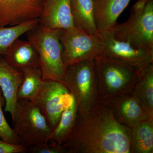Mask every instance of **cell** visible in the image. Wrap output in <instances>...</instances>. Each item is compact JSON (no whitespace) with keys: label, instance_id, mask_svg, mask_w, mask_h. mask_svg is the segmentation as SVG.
I'll return each instance as SVG.
<instances>
[{"label":"cell","instance_id":"cell-1","mask_svg":"<svg viewBox=\"0 0 153 153\" xmlns=\"http://www.w3.org/2000/svg\"><path fill=\"white\" fill-rule=\"evenodd\" d=\"M130 128L117 121L105 102L99 100L85 115L77 112L64 153H130Z\"/></svg>","mask_w":153,"mask_h":153},{"label":"cell","instance_id":"cell-2","mask_svg":"<svg viewBox=\"0 0 153 153\" xmlns=\"http://www.w3.org/2000/svg\"><path fill=\"white\" fill-rule=\"evenodd\" d=\"M94 62L100 100L108 101L133 92L140 69L102 54Z\"/></svg>","mask_w":153,"mask_h":153},{"label":"cell","instance_id":"cell-3","mask_svg":"<svg viewBox=\"0 0 153 153\" xmlns=\"http://www.w3.org/2000/svg\"><path fill=\"white\" fill-rule=\"evenodd\" d=\"M108 31L118 40L153 52V0L137 1L128 19Z\"/></svg>","mask_w":153,"mask_h":153},{"label":"cell","instance_id":"cell-4","mask_svg":"<svg viewBox=\"0 0 153 153\" xmlns=\"http://www.w3.org/2000/svg\"><path fill=\"white\" fill-rule=\"evenodd\" d=\"M26 33L28 41L39 55L43 80L51 79L64 84L65 66L62 58L60 30L45 29L38 24Z\"/></svg>","mask_w":153,"mask_h":153},{"label":"cell","instance_id":"cell-5","mask_svg":"<svg viewBox=\"0 0 153 153\" xmlns=\"http://www.w3.org/2000/svg\"><path fill=\"white\" fill-rule=\"evenodd\" d=\"M63 80L76 99L78 112L87 114L99 100L94 59L66 66Z\"/></svg>","mask_w":153,"mask_h":153},{"label":"cell","instance_id":"cell-6","mask_svg":"<svg viewBox=\"0 0 153 153\" xmlns=\"http://www.w3.org/2000/svg\"><path fill=\"white\" fill-rule=\"evenodd\" d=\"M12 118L13 130L21 145L28 148L49 140L52 129L33 101L18 100Z\"/></svg>","mask_w":153,"mask_h":153},{"label":"cell","instance_id":"cell-7","mask_svg":"<svg viewBox=\"0 0 153 153\" xmlns=\"http://www.w3.org/2000/svg\"><path fill=\"white\" fill-rule=\"evenodd\" d=\"M62 58L65 66L101 55L103 47L100 36L90 35L75 27L60 30Z\"/></svg>","mask_w":153,"mask_h":153},{"label":"cell","instance_id":"cell-8","mask_svg":"<svg viewBox=\"0 0 153 153\" xmlns=\"http://www.w3.org/2000/svg\"><path fill=\"white\" fill-rule=\"evenodd\" d=\"M74 99V95L63 83L45 79L32 101L40 109L52 131L58 124L63 111Z\"/></svg>","mask_w":153,"mask_h":153},{"label":"cell","instance_id":"cell-9","mask_svg":"<svg viewBox=\"0 0 153 153\" xmlns=\"http://www.w3.org/2000/svg\"><path fill=\"white\" fill-rule=\"evenodd\" d=\"M103 50L102 55L119 60L140 70L153 63V52L135 48L128 43L118 40L110 31L99 34Z\"/></svg>","mask_w":153,"mask_h":153},{"label":"cell","instance_id":"cell-10","mask_svg":"<svg viewBox=\"0 0 153 153\" xmlns=\"http://www.w3.org/2000/svg\"><path fill=\"white\" fill-rule=\"evenodd\" d=\"M44 0H0V27L14 26L39 19Z\"/></svg>","mask_w":153,"mask_h":153},{"label":"cell","instance_id":"cell-11","mask_svg":"<svg viewBox=\"0 0 153 153\" xmlns=\"http://www.w3.org/2000/svg\"><path fill=\"white\" fill-rule=\"evenodd\" d=\"M105 102L110 107L117 121L128 128L151 117L133 92Z\"/></svg>","mask_w":153,"mask_h":153},{"label":"cell","instance_id":"cell-12","mask_svg":"<svg viewBox=\"0 0 153 153\" xmlns=\"http://www.w3.org/2000/svg\"><path fill=\"white\" fill-rule=\"evenodd\" d=\"M39 25L49 30H63L74 27L70 0H44Z\"/></svg>","mask_w":153,"mask_h":153},{"label":"cell","instance_id":"cell-13","mask_svg":"<svg viewBox=\"0 0 153 153\" xmlns=\"http://www.w3.org/2000/svg\"><path fill=\"white\" fill-rule=\"evenodd\" d=\"M23 78L21 70L12 66L3 56H0V88L5 100V111L10 113L12 118L18 101V90Z\"/></svg>","mask_w":153,"mask_h":153},{"label":"cell","instance_id":"cell-14","mask_svg":"<svg viewBox=\"0 0 153 153\" xmlns=\"http://www.w3.org/2000/svg\"><path fill=\"white\" fill-rule=\"evenodd\" d=\"M130 1L93 0L94 19L99 34L112 29Z\"/></svg>","mask_w":153,"mask_h":153},{"label":"cell","instance_id":"cell-15","mask_svg":"<svg viewBox=\"0 0 153 153\" xmlns=\"http://www.w3.org/2000/svg\"><path fill=\"white\" fill-rule=\"evenodd\" d=\"M2 56L10 65L21 70L27 67H40L38 52L28 41L18 38Z\"/></svg>","mask_w":153,"mask_h":153},{"label":"cell","instance_id":"cell-16","mask_svg":"<svg viewBox=\"0 0 153 153\" xmlns=\"http://www.w3.org/2000/svg\"><path fill=\"white\" fill-rule=\"evenodd\" d=\"M133 92L149 116L153 117V63L140 70Z\"/></svg>","mask_w":153,"mask_h":153},{"label":"cell","instance_id":"cell-17","mask_svg":"<svg viewBox=\"0 0 153 153\" xmlns=\"http://www.w3.org/2000/svg\"><path fill=\"white\" fill-rule=\"evenodd\" d=\"M74 26L90 35L99 36L94 17L93 0H70Z\"/></svg>","mask_w":153,"mask_h":153},{"label":"cell","instance_id":"cell-18","mask_svg":"<svg viewBox=\"0 0 153 153\" xmlns=\"http://www.w3.org/2000/svg\"><path fill=\"white\" fill-rule=\"evenodd\" d=\"M130 153H153V117L130 128Z\"/></svg>","mask_w":153,"mask_h":153},{"label":"cell","instance_id":"cell-19","mask_svg":"<svg viewBox=\"0 0 153 153\" xmlns=\"http://www.w3.org/2000/svg\"><path fill=\"white\" fill-rule=\"evenodd\" d=\"M78 112L76 99L63 111L56 127L53 130L49 137V141L62 146L67 139L74 127Z\"/></svg>","mask_w":153,"mask_h":153},{"label":"cell","instance_id":"cell-20","mask_svg":"<svg viewBox=\"0 0 153 153\" xmlns=\"http://www.w3.org/2000/svg\"><path fill=\"white\" fill-rule=\"evenodd\" d=\"M21 71L24 78L18 90L17 100L26 99L32 101L43 81L41 68L40 67H27Z\"/></svg>","mask_w":153,"mask_h":153},{"label":"cell","instance_id":"cell-21","mask_svg":"<svg viewBox=\"0 0 153 153\" xmlns=\"http://www.w3.org/2000/svg\"><path fill=\"white\" fill-rule=\"evenodd\" d=\"M39 24V19L16 26L0 27V56L4 55L14 41Z\"/></svg>","mask_w":153,"mask_h":153},{"label":"cell","instance_id":"cell-22","mask_svg":"<svg viewBox=\"0 0 153 153\" xmlns=\"http://www.w3.org/2000/svg\"><path fill=\"white\" fill-rule=\"evenodd\" d=\"M5 103V100L0 88V138L10 143L21 144L18 137L13 128L9 125L3 113L2 108Z\"/></svg>","mask_w":153,"mask_h":153},{"label":"cell","instance_id":"cell-23","mask_svg":"<svg viewBox=\"0 0 153 153\" xmlns=\"http://www.w3.org/2000/svg\"><path fill=\"white\" fill-rule=\"evenodd\" d=\"M28 152L32 153H64L62 146L48 141L46 143L27 148Z\"/></svg>","mask_w":153,"mask_h":153},{"label":"cell","instance_id":"cell-24","mask_svg":"<svg viewBox=\"0 0 153 153\" xmlns=\"http://www.w3.org/2000/svg\"><path fill=\"white\" fill-rule=\"evenodd\" d=\"M28 153L27 148L21 144H14L3 140L0 138V153Z\"/></svg>","mask_w":153,"mask_h":153},{"label":"cell","instance_id":"cell-25","mask_svg":"<svg viewBox=\"0 0 153 153\" xmlns=\"http://www.w3.org/2000/svg\"><path fill=\"white\" fill-rule=\"evenodd\" d=\"M137 1H145L147 2L150 0H137Z\"/></svg>","mask_w":153,"mask_h":153}]
</instances>
